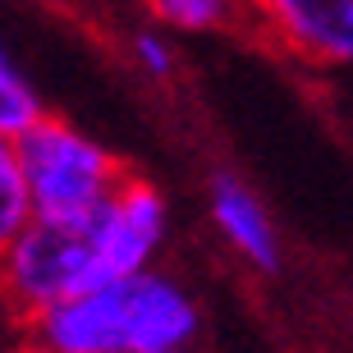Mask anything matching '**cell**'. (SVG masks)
Wrapping results in <instances>:
<instances>
[{
  "mask_svg": "<svg viewBox=\"0 0 353 353\" xmlns=\"http://www.w3.org/2000/svg\"><path fill=\"white\" fill-rule=\"evenodd\" d=\"M165 234H170V207H165L161 188L147 183L143 174L124 170L115 193L97 207V243H101L105 280L157 266Z\"/></svg>",
  "mask_w": 353,
  "mask_h": 353,
  "instance_id": "5b68a950",
  "label": "cell"
},
{
  "mask_svg": "<svg viewBox=\"0 0 353 353\" xmlns=\"http://www.w3.org/2000/svg\"><path fill=\"white\" fill-rule=\"evenodd\" d=\"M28 335L60 353H152L193 349L202 335V307L161 266L88 285L23 321Z\"/></svg>",
  "mask_w": 353,
  "mask_h": 353,
  "instance_id": "6da1fadb",
  "label": "cell"
},
{
  "mask_svg": "<svg viewBox=\"0 0 353 353\" xmlns=\"http://www.w3.org/2000/svg\"><path fill=\"white\" fill-rule=\"evenodd\" d=\"M165 32H234L248 28V0H143Z\"/></svg>",
  "mask_w": 353,
  "mask_h": 353,
  "instance_id": "52a82bcc",
  "label": "cell"
},
{
  "mask_svg": "<svg viewBox=\"0 0 353 353\" xmlns=\"http://www.w3.org/2000/svg\"><path fill=\"white\" fill-rule=\"evenodd\" d=\"M28 216H32V202H28V183L19 170L14 133H0V248L28 225Z\"/></svg>",
  "mask_w": 353,
  "mask_h": 353,
  "instance_id": "ba28073f",
  "label": "cell"
},
{
  "mask_svg": "<svg viewBox=\"0 0 353 353\" xmlns=\"http://www.w3.org/2000/svg\"><path fill=\"white\" fill-rule=\"evenodd\" d=\"M19 170L28 183L32 216H92L124 179V161L74 119L41 110L28 129L14 133Z\"/></svg>",
  "mask_w": 353,
  "mask_h": 353,
  "instance_id": "3957f363",
  "label": "cell"
},
{
  "mask_svg": "<svg viewBox=\"0 0 353 353\" xmlns=\"http://www.w3.org/2000/svg\"><path fill=\"white\" fill-rule=\"evenodd\" d=\"M101 243L92 216H28V225L0 248V307L23 326L41 307L101 285Z\"/></svg>",
  "mask_w": 353,
  "mask_h": 353,
  "instance_id": "7a4b0ae2",
  "label": "cell"
},
{
  "mask_svg": "<svg viewBox=\"0 0 353 353\" xmlns=\"http://www.w3.org/2000/svg\"><path fill=\"white\" fill-rule=\"evenodd\" d=\"M41 115V97L28 74L14 65V55L0 46V133H19Z\"/></svg>",
  "mask_w": 353,
  "mask_h": 353,
  "instance_id": "9c48e42d",
  "label": "cell"
},
{
  "mask_svg": "<svg viewBox=\"0 0 353 353\" xmlns=\"http://www.w3.org/2000/svg\"><path fill=\"white\" fill-rule=\"evenodd\" d=\"M133 55H138V65H143L147 79H174L179 74V51H174V41L161 32V28H143L138 37H133Z\"/></svg>",
  "mask_w": 353,
  "mask_h": 353,
  "instance_id": "30bf717a",
  "label": "cell"
},
{
  "mask_svg": "<svg viewBox=\"0 0 353 353\" xmlns=\"http://www.w3.org/2000/svg\"><path fill=\"white\" fill-rule=\"evenodd\" d=\"M207 216L216 225V234L230 243L234 257L262 275H275L285 266V243L280 230L271 221V207L262 202V193L239 174H211L207 183Z\"/></svg>",
  "mask_w": 353,
  "mask_h": 353,
  "instance_id": "8992f818",
  "label": "cell"
},
{
  "mask_svg": "<svg viewBox=\"0 0 353 353\" xmlns=\"http://www.w3.org/2000/svg\"><path fill=\"white\" fill-rule=\"evenodd\" d=\"M152 353H193V349H152Z\"/></svg>",
  "mask_w": 353,
  "mask_h": 353,
  "instance_id": "7c38bea8",
  "label": "cell"
},
{
  "mask_svg": "<svg viewBox=\"0 0 353 353\" xmlns=\"http://www.w3.org/2000/svg\"><path fill=\"white\" fill-rule=\"evenodd\" d=\"M5 353H60V349H51V344L37 340V335H23V340L14 344V349H5Z\"/></svg>",
  "mask_w": 353,
  "mask_h": 353,
  "instance_id": "8fae6325",
  "label": "cell"
},
{
  "mask_svg": "<svg viewBox=\"0 0 353 353\" xmlns=\"http://www.w3.org/2000/svg\"><path fill=\"white\" fill-rule=\"evenodd\" d=\"M248 28L316 74L353 55V0H248Z\"/></svg>",
  "mask_w": 353,
  "mask_h": 353,
  "instance_id": "277c9868",
  "label": "cell"
}]
</instances>
